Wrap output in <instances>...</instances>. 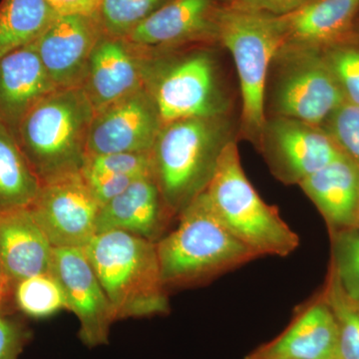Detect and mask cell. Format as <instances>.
<instances>
[{"mask_svg": "<svg viewBox=\"0 0 359 359\" xmlns=\"http://www.w3.org/2000/svg\"><path fill=\"white\" fill-rule=\"evenodd\" d=\"M230 115L163 125L152 151L153 177L170 218H178L212 181L219 158L238 139Z\"/></svg>", "mask_w": 359, "mask_h": 359, "instance_id": "obj_1", "label": "cell"}, {"mask_svg": "<svg viewBox=\"0 0 359 359\" xmlns=\"http://www.w3.org/2000/svg\"><path fill=\"white\" fill-rule=\"evenodd\" d=\"M156 248L166 290L208 283L259 257L222 224L205 192L179 215L176 228Z\"/></svg>", "mask_w": 359, "mask_h": 359, "instance_id": "obj_2", "label": "cell"}, {"mask_svg": "<svg viewBox=\"0 0 359 359\" xmlns=\"http://www.w3.org/2000/svg\"><path fill=\"white\" fill-rule=\"evenodd\" d=\"M94 115L78 86L54 90L21 119L14 135L41 183L81 171Z\"/></svg>", "mask_w": 359, "mask_h": 359, "instance_id": "obj_3", "label": "cell"}, {"mask_svg": "<svg viewBox=\"0 0 359 359\" xmlns=\"http://www.w3.org/2000/svg\"><path fill=\"white\" fill-rule=\"evenodd\" d=\"M83 250L116 320L169 311L155 242L125 231H109L96 233Z\"/></svg>", "mask_w": 359, "mask_h": 359, "instance_id": "obj_4", "label": "cell"}, {"mask_svg": "<svg viewBox=\"0 0 359 359\" xmlns=\"http://www.w3.org/2000/svg\"><path fill=\"white\" fill-rule=\"evenodd\" d=\"M205 193L222 224L259 257H285L299 248V235L248 179L238 139L224 149Z\"/></svg>", "mask_w": 359, "mask_h": 359, "instance_id": "obj_5", "label": "cell"}, {"mask_svg": "<svg viewBox=\"0 0 359 359\" xmlns=\"http://www.w3.org/2000/svg\"><path fill=\"white\" fill-rule=\"evenodd\" d=\"M217 40L230 52L240 82L238 135L257 148L266 123L264 93L269 66L283 44L278 20L275 16L221 4Z\"/></svg>", "mask_w": 359, "mask_h": 359, "instance_id": "obj_6", "label": "cell"}, {"mask_svg": "<svg viewBox=\"0 0 359 359\" xmlns=\"http://www.w3.org/2000/svg\"><path fill=\"white\" fill-rule=\"evenodd\" d=\"M321 49L282 45L269 66L264 113L323 127L346 103Z\"/></svg>", "mask_w": 359, "mask_h": 359, "instance_id": "obj_7", "label": "cell"}, {"mask_svg": "<svg viewBox=\"0 0 359 359\" xmlns=\"http://www.w3.org/2000/svg\"><path fill=\"white\" fill-rule=\"evenodd\" d=\"M146 86L163 125L189 118L230 115V98L210 49H197L155 67L149 63Z\"/></svg>", "mask_w": 359, "mask_h": 359, "instance_id": "obj_8", "label": "cell"}, {"mask_svg": "<svg viewBox=\"0 0 359 359\" xmlns=\"http://www.w3.org/2000/svg\"><path fill=\"white\" fill-rule=\"evenodd\" d=\"M256 149L285 185L299 186L342 155L323 127L283 117L266 118Z\"/></svg>", "mask_w": 359, "mask_h": 359, "instance_id": "obj_9", "label": "cell"}, {"mask_svg": "<svg viewBox=\"0 0 359 359\" xmlns=\"http://www.w3.org/2000/svg\"><path fill=\"white\" fill-rule=\"evenodd\" d=\"M30 208L54 249H84L96 235L100 205L81 171L42 182Z\"/></svg>", "mask_w": 359, "mask_h": 359, "instance_id": "obj_10", "label": "cell"}, {"mask_svg": "<svg viewBox=\"0 0 359 359\" xmlns=\"http://www.w3.org/2000/svg\"><path fill=\"white\" fill-rule=\"evenodd\" d=\"M162 127L154 99L143 87L95 113L87 156L151 152Z\"/></svg>", "mask_w": 359, "mask_h": 359, "instance_id": "obj_11", "label": "cell"}, {"mask_svg": "<svg viewBox=\"0 0 359 359\" xmlns=\"http://www.w3.org/2000/svg\"><path fill=\"white\" fill-rule=\"evenodd\" d=\"M218 0H170L125 37L144 53L215 45Z\"/></svg>", "mask_w": 359, "mask_h": 359, "instance_id": "obj_12", "label": "cell"}, {"mask_svg": "<svg viewBox=\"0 0 359 359\" xmlns=\"http://www.w3.org/2000/svg\"><path fill=\"white\" fill-rule=\"evenodd\" d=\"M52 273L65 292L67 309L79 321L82 341L89 347L108 344L114 313L83 249H54Z\"/></svg>", "mask_w": 359, "mask_h": 359, "instance_id": "obj_13", "label": "cell"}, {"mask_svg": "<svg viewBox=\"0 0 359 359\" xmlns=\"http://www.w3.org/2000/svg\"><path fill=\"white\" fill-rule=\"evenodd\" d=\"M104 33L98 16H56L35 41L47 74L57 88L82 86L90 56Z\"/></svg>", "mask_w": 359, "mask_h": 359, "instance_id": "obj_14", "label": "cell"}, {"mask_svg": "<svg viewBox=\"0 0 359 359\" xmlns=\"http://www.w3.org/2000/svg\"><path fill=\"white\" fill-rule=\"evenodd\" d=\"M140 52L125 39L101 35L82 84L95 113L146 86L149 63Z\"/></svg>", "mask_w": 359, "mask_h": 359, "instance_id": "obj_15", "label": "cell"}, {"mask_svg": "<svg viewBox=\"0 0 359 359\" xmlns=\"http://www.w3.org/2000/svg\"><path fill=\"white\" fill-rule=\"evenodd\" d=\"M245 359H339L337 320L323 292L297 311L285 332Z\"/></svg>", "mask_w": 359, "mask_h": 359, "instance_id": "obj_16", "label": "cell"}, {"mask_svg": "<svg viewBox=\"0 0 359 359\" xmlns=\"http://www.w3.org/2000/svg\"><path fill=\"white\" fill-rule=\"evenodd\" d=\"M54 248L32 208L0 211V273L7 285L51 273Z\"/></svg>", "mask_w": 359, "mask_h": 359, "instance_id": "obj_17", "label": "cell"}, {"mask_svg": "<svg viewBox=\"0 0 359 359\" xmlns=\"http://www.w3.org/2000/svg\"><path fill=\"white\" fill-rule=\"evenodd\" d=\"M171 219L154 178L146 177L100 208L96 233L125 231L157 243Z\"/></svg>", "mask_w": 359, "mask_h": 359, "instance_id": "obj_18", "label": "cell"}, {"mask_svg": "<svg viewBox=\"0 0 359 359\" xmlns=\"http://www.w3.org/2000/svg\"><path fill=\"white\" fill-rule=\"evenodd\" d=\"M58 89L47 74L34 43L0 57V122L13 133L33 106Z\"/></svg>", "mask_w": 359, "mask_h": 359, "instance_id": "obj_19", "label": "cell"}, {"mask_svg": "<svg viewBox=\"0 0 359 359\" xmlns=\"http://www.w3.org/2000/svg\"><path fill=\"white\" fill-rule=\"evenodd\" d=\"M359 16V0H313L276 18L282 45L323 49L348 37Z\"/></svg>", "mask_w": 359, "mask_h": 359, "instance_id": "obj_20", "label": "cell"}, {"mask_svg": "<svg viewBox=\"0 0 359 359\" xmlns=\"http://www.w3.org/2000/svg\"><path fill=\"white\" fill-rule=\"evenodd\" d=\"M330 231L356 228L359 219V166L342 154L299 185Z\"/></svg>", "mask_w": 359, "mask_h": 359, "instance_id": "obj_21", "label": "cell"}, {"mask_svg": "<svg viewBox=\"0 0 359 359\" xmlns=\"http://www.w3.org/2000/svg\"><path fill=\"white\" fill-rule=\"evenodd\" d=\"M41 181L26 159L15 135L0 122V211L29 207Z\"/></svg>", "mask_w": 359, "mask_h": 359, "instance_id": "obj_22", "label": "cell"}, {"mask_svg": "<svg viewBox=\"0 0 359 359\" xmlns=\"http://www.w3.org/2000/svg\"><path fill=\"white\" fill-rule=\"evenodd\" d=\"M56 16L46 0H2L0 57L34 43Z\"/></svg>", "mask_w": 359, "mask_h": 359, "instance_id": "obj_23", "label": "cell"}, {"mask_svg": "<svg viewBox=\"0 0 359 359\" xmlns=\"http://www.w3.org/2000/svg\"><path fill=\"white\" fill-rule=\"evenodd\" d=\"M14 289L18 308L32 318H47L67 309L65 292L52 271L20 280Z\"/></svg>", "mask_w": 359, "mask_h": 359, "instance_id": "obj_24", "label": "cell"}, {"mask_svg": "<svg viewBox=\"0 0 359 359\" xmlns=\"http://www.w3.org/2000/svg\"><path fill=\"white\" fill-rule=\"evenodd\" d=\"M323 294L337 320L339 359H359L358 302L344 294L332 269Z\"/></svg>", "mask_w": 359, "mask_h": 359, "instance_id": "obj_25", "label": "cell"}, {"mask_svg": "<svg viewBox=\"0 0 359 359\" xmlns=\"http://www.w3.org/2000/svg\"><path fill=\"white\" fill-rule=\"evenodd\" d=\"M170 0H99V22L104 33L125 39Z\"/></svg>", "mask_w": 359, "mask_h": 359, "instance_id": "obj_26", "label": "cell"}, {"mask_svg": "<svg viewBox=\"0 0 359 359\" xmlns=\"http://www.w3.org/2000/svg\"><path fill=\"white\" fill-rule=\"evenodd\" d=\"M347 103L359 107V41L353 34L321 49Z\"/></svg>", "mask_w": 359, "mask_h": 359, "instance_id": "obj_27", "label": "cell"}, {"mask_svg": "<svg viewBox=\"0 0 359 359\" xmlns=\"http://www.w3.org/2000/svg\"><path fill=\"white\" fill-rule=\"evenodd\" d=\"M332 271L344 294L359 302V229L330 231Z\"/></svg>", "mask_w": 359, "mask_h": 359, "instance_id": "obj_28", "label": "cell"}, {"mask_svg": "<svg viewBox=\"0 0 359 359\" xmlns=\"http://www.w3.org/2000/svg\"><path fill=\"white\" fill-rule=\"evenodd\" d=\"M81 172L90 174L119 175L135 178L153 177L152 153L88 155L85 159Z\"/></svg>", "mask_w": 359, "mask_h": 359, "instance_id": "obj_29", "label": "cell"}, {"mask_svg": "<svg viewBox=\"0 0 359 359\" xmlns=\"http://www.w3.org/2000/svg\"><path fill=\"white\" fill-rule=\"evenodd\" d=\"M323 128L346 155L359 166V107L344 103L330 116Z\"/></svg>", "mask_w": 359, "mask_h": 359, "instance_id": "obj_30", "label": "cell"}, {"mask_svg": "<svg viewBox=\"0 0 359 359\" xmlns=\"http://www.w3.org/2000/svg\"><path fill=\"white\" fill-rule=\"evenodd\" d=\"M81 173L100 208L124 192L135 181L141 179L119 175Z\"/></svg>", "mask_w": 359, "mask_h": 359, "instance_id": "obj_31", "label": "cell"}, {"mask_svg": "<svg viewBox=\"0 0 359 359\" xmlns=\"http://www.w3.org/2000/svg\"><path fill=\"white\" fill-rule=\"evenodd\" d=\"M313 0H229L224 4L235 8L282 18L299 11Z\"/></svg>", "mask_w": 359, "mask_h": 359, "instance_id": "obj_32", "label": "cell"}, {"mask_svg": "<svg viewBox=\"0 0 359 359\" xmlns=\"http://www.w3.org/2000/svg\"><path fill=\"white\" fill-rule=\"evenodd\" d=\"M25 340L23 328L0 311V359H18Z\"/></svg>", "mask_w": 359, "mask_h": 359, "instance_id": "obj_33", "label": "cell"}, {"mask_svg": "<svg viewBox=\"0 0 359 359\" xmlns=\"http://www.w3.org/2000/svg\"><path fill=\"white\" fill-rule=\"evenodd\" d=\"M46 2L57 16L98 14L99 0H46Z\"/></svg>", "mask_w": 359, "mask_h": 359, "instance_id": "obj_34", "label": "cell"}, {"mask_svg": "<svg viewBox=\"0 0 359 359\" xmlns=\"http://www.w3.org/2000/svg\"><path fill=\"white\" fill-rule=\"evenodd\" d=\"M351 34H353V36L355 37V39L359 41V16L358 20H356L355 25L353 26V32H351Z\"/></svg>", "mask_w": 359, "mask_h": 359, "instance_id": "obj_35", "label": "cell"}, {"mask_svg": "<svg viewBox=\"0 0 359 359\" xmlns=\"http://www.w3.org/2000/svg\"><path fill=\"white\" fill-rule=\"evenodd\" d=\"M6 285L4 283V278H2L1 273H0V294H4V289H6Z\"/></svg>", "mask_w": 359, "mask_h": 359, "instance_id": "obj_36", "label": "cell"}, {"mask_svg": "<svg viewBox=\"0 0 359 359\" xmlns=\"http://www.w3.org/2000/svg\"><path fill=\"white\" fill-rule=\"evenodd\" d=\"M218 1L221 2V4H224V2L229 1V0H218Z\"/></svg>", "mask_w": 359, "mask_h": 359, "instance_id": "obj_37", "label": "cell"}, {"mask_svg": "<svg viewBox=\"0 0 359 359\" xmlns=\"http://www.w3.org/2000/svg\"><path fill=\"white\" fill-rule=\"evenodd\" d=\"M2 295H4V294H0V301H1Z\"/></svg>", "mask_w": 359, "mask_h": 359, "instance_id": "obj_38", "label": "cell"}, {"mask_svg": "<svg viewBox=\"0 0 359 359\" xmlns=\"http://www.w3.org/2000/svg\"><path fill=\"white\" fill-rule=\"evenodd\" d=\"M356 228H358V229H359V219H358V226H356Z\"/></svg>", "mask_w": 359, "mask_h": 359, "instance_id": "obj_39", "label": "cell"}, {"mask_svg": "<svg viewBox=\"0 0 359 359\" xmlns=\"http://www.w3.org/2000/svg\"><path fill=\"white\" fill-rule=\"evenodd\" d=\"M358 308H359V302H358Z\"/></svg>", "mask_w": 359, "mask_h": 359, "instance_id": "obj_40", "label": "cell"}]
</instances>
